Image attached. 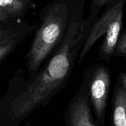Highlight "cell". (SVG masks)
<instances>
[{"label":"cell","mask_w":126,"mask_h":126,"mask_svg":"<svg viewBox=\"0 0 126 126\" xmlns=\"http://www.w3.org/2000/svg\"><path fill=\"white\" fill-rule=\"evenodd\" d=\"M21 37V36L19 32L15 31L9 28H5V29L2 27L0 28V44Z\"/></svg>","instance_id":"11"},{"label":"cell","mask_w":126,"mask_h":126,"mask_svg":"<svg viewBox=\"0 0 126 126\" xmlns=\"http://www.w3.org/2000/svg\"><path fill=\"white\" fill-rule=\"evenodd\" d=\"M83 82L94 117L100 126H104L111 84V71L103 64H94L85 71Z\"/></svg>","instance_id":"4"},{"label":"cell","mask_w":126,"mask_h":126,"mask_svg":"<svg viewBox=\"0 0 126 126\" xmlns=\"http://www.w3.org/2000/svg\"><path fill=\"white\" fill-rule=\"evenodd\" d=\"M117 79L120 81V82L123 85V87L126 89V72L120 73L118 75Z\"/></svg>","instance_id":"13"},{"label":"cell","mask_w":126,"mask_h":126,"mask_svg":"<svg viewBox=\"0 0 126 126\" xmlns=\"http://www.w3.org/2000/svg\"><path fill=\"white\" fill-rule=\"evenodd\" d=\"M29 3L28 0H0V7L9 16H18L24 13Z\"/></svg>","instance_id":"7"},{"label":"cell","mask_w":126,"mask_h":126,"mask_svg":"<svg viewBox=\"0 0 126 126\" xmlns=\"http://www.w3.org/2000/svg\"><path fill=\"white\" fill-rule=\"evenodd\" d=\"M126 2V1L122 0L106 7L92 22L79 54L78 60L79 64L83 61L90 50L103 36L104 38L99 48V57L106 62L111 61L123 28Z\"/></svg>","instance_id":"3"},{"label":"cell","mask_w":126,"mask_h":126,"mask_svg":"<svg viewBox=\"0 0 126 126\" xmlns=\"http://www.w3.org/2000/svg\"><path fill=\"white\" fill-rule=\"evenodd\" d=\"M112 126H126V89L118 79L113 94Z\"/></svg>","instance_id":"6"},{"label":"cell","mask_w":126,"mask_h":126,"mask_svg":"<svg viewBox=\"0 0 126 126\" xmlns=\"http://www.w3.org/2000/svg\"><path fill=\"white\" fill-rule=\"evenodd\" d=\"M68 0H58L50 4L43 16L31 47L27 54V68L32 80L40 71L41 66L53 49L61 43L68 26L77 10Z\"/></svg>","instance_id":"2"},{"label":"cell","mask_w":126,"mask_h":126,"mask_svg":"<svg viewBox=\"0 0 126 126\" xmlns=\"http://www.w3.org/2000/svg\"><path fill=\"white\" fill-rule=\"evenodd\" d=\"M114 56H125L126 57V29L123 28L120 33Z\"/></svg>","instance_id":"10"},{"label":"cell","mask_w":126,"mask_h":126,"mask_svg":"<svg viewBox=\"0 0 126 126\" xmlns=\"http://www.w3.org/2000/svg\"><path fill=\"white\" fill-rule=\"evenodd\" d=\"M9 16L8 14L0 7V22H7L9 19Z\"/></svg>","instance_id":"12"},{"label":"cell","mask_w":126,"mask_h":126,"mask_svg":"<svg viewBox=\"0 0 126 126\" xmlns=\"http://www.w3.org/2000/svg\"><path fill=\"white\" fill-rule=\"evenodd\" d=\"M120 1L122 0H91L90 14L88 18L93 22L99 16L102 9H106V7Z\"/></svg>","instance_id":"8"},{"label":"cell","mask_w":126,"mask_h":126,"mask_svg":"<svg viewBox=\"0 0 126 126\" xmlns=\"http://www.w3.org/2000/svg\"><path fill=\"white\" fill-rule=\"evenodd\" d=\"M66 122L67 126H100L94 117L83 82L68 105Z\"/></svg>","instance_id":"5"},{"label":"cell","mask_w":126,"mask_h":126,"mask_svg":"<svg viewBox=\"0 0 126 126\" xmlns=\"http://www.w3.org/2000/svg\"><path fill=\"white\" fill-rule=\"evenodd\" d=\"M21 39V37L0 44V63L14 50V49L19 43Z\"/></svg>","instance_id":"9"},{"label":"cell","mask_w":126,"mask_h":126,"mask_svg":"<svg viewBox=\"0 0 126 126\" xmlns=\"http://www.w3.org/2000/svg\"><path fill=\"white\" fill-rule=\"evenodd\" d=\"M83 5L75 13L61 43L48 63L11 102L9 114L13 120H24L47 105L66 85L92 24L89 18L83 17Z\"/></svg>","instance_id":"1"},{"label":"cell","mask_w":126,"mask_h":126,"mask_svg":"<svg viewBox=\"0 0 126 126\" xmlns=\"http://www.w3.org/2000/svg\"><path fill=\"white\" fill-rule=\"evenodd\" d=\"M1 27H1V25H0V28H1Z\"/></svg>","instance_id":"14"}]
</instances>
